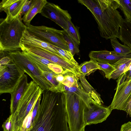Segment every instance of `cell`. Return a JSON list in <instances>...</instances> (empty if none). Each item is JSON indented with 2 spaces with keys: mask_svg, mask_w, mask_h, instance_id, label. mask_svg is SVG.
<instances>
[{
  "mask_svg": "<svg viewBox=\"0 0 131 131\" xmlns=\"http://www.w3.org/2000/svg\"><path fill=\"white\" fill-rule=\"evenodd\" d=\"M110 40L111 46L114 49L113 51L115 53L124 55L131 53V49L126 45L120 43L116 37Z\"/></svg>",
  "mask_w": 131,
  "mask_h": 131,
  "instance_id": "obj_23",
  "label": "cell"
},
{
  "mask_svg": "<svg viewBox=\"0 0 131 131\" xmlns=\"http://www.w3.org/2000/svg\"><path fill=\"white\" fill-rule=\"evenodd\" d=\"M22 51H26L45 58L58 65L64 69L76 74L78 77L80 73L79 67L70 62L64 58L41 49L33 47H27L20 46Z\"/></svg>",
  "mask_w": 131,
  "mask_h": 131,
  "instance_id": "obj_7",
  "label": "cell"
},
{
  "mask_svg": "<svg viewBox=\"0 0 131 131\" xmlns=\"http://www.w3.org/2000/svg\"><path fill=\"white\" fill-rule=\"evenodd\" d=\"M112 102L108 106L112 111L116 109L125 111L126 105L131 99V77L117 86Z\"/></svg>",
  "mask_w": 131,
  "mask_h": 131,
  "instance_id": "obj_9",
  "label": "cell"
},
{
  "mask_svg": "<svg viewBox=\"0 0 131 131\" xmlns=\"http://www.w3.org/2000/svg\"><path fill=\"white\" fill-rule=\"evenodd\" d=\"M22 51L25 56L43 72L52 71L48 67L53 63L29 52L24 50Z\"/></svg>",
  "mask_w": 131,
  "mask_h": 131,
  "instance_id": "obj_17",
  "label": "cell"
},
{
  "mask_svg": "<svg viewBox=\"0 0 131 131\" xmlns=\"http://www.w3.org/2000/svg\"><path fill=\"white\" fill-rule=\"evenodd\" d=\"M79 87L74 85L69 87L63 85L64 91L69 92L76 94L84 103L88 109L91 107L92 104H95L89 95L83 88L80 82L79 83Z\"/></svg>",
  "mask_w": 131,
  "mask_h": 131,
  "instance_id": "obj_16",
  "label": "cell"
},
{
  "mask_svg": "<svg viewBox=\"0 0 131 131\" xmlns=\"http://www.w3.org/2000/svg\"><path fill=\"white\" fill-rule=\"evenodd\" d=\"M66 111L70 131H81L85 127L84 114L87 108L83 102L75 94L64 91Z\"/></svg>",
  "mask_w": 131,
  "mask_h": 131,
  "instance_id": "obj_3",
  "label": "cell"
},
{
  "mask_svg": "<svg viewBox=\"0 0 131 131\" xmlns=\"http://www.w3.org/2000/svg\"><path fill=\"white\" fill-rule=\"evenodd\" d=\"M85 127H84L81 131H85Z\"/></svg>",
  "mask_w": 131,
  "mask_h": 131,
  "instance_id": "obj_38",
  "label": "cell"
},
{
  "mask_svg": "<svg viewBox=\"0 0 131 131\" xmlns=\"http://www.w3.org/2000/svg\"><path fill=\"white\" fill-rule=\"evenodd\" d=\"M118 38L123 43L124 45L131 49V21L128 22L123 19Z\"/></svg>",
  "mask_w": 131,
  "mask_h": 131,
  "instance_id": "obj_18",
  "label": "cell"
},
{
  "mask_svg": "<svg viewBox=\"0 0 131 131\" xmlns=\"http://www.w3.org/2000/svg\"><path fill=\"white\" fill-rule=\"evenodd\" d=\"M25 73L12 60L9 63L0 65V94H11Z\"/></svg>",
  "mask_w": 131,
  "mask_h": 131,
  "instance_id": "obj_6",
  "label": "cell"
},
{
  "mask_svg": "<svg viewBox=\"0 0 131 131\" xmlns=\"http://www.w3.org/2000/svg\"><path fill=\"white\" fill-rule=\"evenodd\" d=\"M43 73L52 85V87L50 91L56 93H63L64 92L63 85L56 80V77L57 74L52 71H43Z\"/></svg>",
  "mask_w": 131,
  "mask_h": 131,
  "instance_id": "obj_21",
  "label": "cell"
},
{
  "mask_svg": "<svg viewBox=\"0 0 131 131\" xmlns=\"http://www.w3.org/2000/svg\"><path fill=\"white\" fill-rule=\"evenodd\" d=\"M20 46L25 47L37 48L62 57L55 48L56 46L43 41L28 31L25 30L21 39Z\"/></svg>",
  "mask_w": 131,
  "mask_h": 131,
  "instance_id": "obj_11",
  "label": "cell"
},
{
  "mask_svg": "<svg viewBox=\"0 0 131 131\" xmlns=\"http://www.w3.org/2000/svg\"><path fill=\"white\" fill-rule=\"evenodd\" d=\"M12 59L9 56H6L1 58L0 60V65H5L10 63Z\"/></svg>",
  "mask_w": 131,
  "mask_h": 131,
  "instance_id": "obj_34",
  "label": "cell"
},
{
  "mask_svg": "<svg viewBox=\"0 0 131 131\" xmlns=\"http://www.w3.org/2000/svg\"><path fill=\"white\" fill-rule=\"evenodd\" d=\"M32 0H26L19 15L21 16L24 15L29 10L32 5Z\"/></svg>",
  "mask_w": 131,
  "mask_h": 131,
  "instance_id": "obj_32",
  "label": "cell"
},
{
  "mask_svg": "<svg viewBox=\"0 0 131 131\" xmlns=\"http://www.w3.org/2000/svg\"><path fill=\"white\" fill-rule=\"evenodd\" d=\"M79 69L80 73L85 76L89 75L97 70H99V68L97 64V61L90 59L79 65Z\"/></svg>",
  "mask_w": 131,
  "mask_h": 131,
  "instance_id": "obj_22",
  "label": "cell"
},
{
  "mask_svg": "<svg viewBox=\"0 0 131 131\" xmlns=\"http://www.w3.org/2000/svg\"><path fill=\"white\" fill-rule=\"evenodd\" d=\"M64 77L62 84L69 87L74 85L79 87V77L73 72L66 70L62 73Z\"/></svg>",
  "mask_w": 131,
  "mask_h": 131,
  "instance_id": "obj_24",
  "label": "cell"
},
{
  "mask_svg": "<svg viewBox=\"0 0 131 131\" xmlns=\"http://www.w3.org/2000/svg\"><path fill=\"white\" fill-rule=\"evenodd\" d=\"M26 0H3L0 3V12H4L6 17L15 18L19 16Z\"/></svg>",
  "mask_w": 131,
  "mask_h": 131,
  "instance_id": "obj_14",
  "label": "cell"
},
{
  "mask_svg": "<svg viewBox=\"0 0 131 131\" xmlns=\"http://www.w3.org/2000/svg\"><path fill=\"white\" fill-rule=\"evenodd\" d=\"M16 119L15 115L11 114L2 125L3 131H17Z\"/></svg>",
  "mask_w": 131,
  "mask_h": 131,
  "instance_id": "obj_27",
  "label": "cell"
},
{
  "mask_svg": "<svg viewBox=\"0 0 131 131\" xmlns=\"http://www.w3.org/2000/svg\"><path fill=\"white\" fill-rule=\"evenodd\" d=\"M40 13L43 16L54 21L66 31L68 29L67 20L71 19V17L67 10L63 9L57 5L48 2Z\"/></svg>",
  "mask_w": 131,
  "mask_h": 131,
  "instance_id": "obj_8",
  "label": "cell"
},
{
  "mask_svg": "<svg viewBox=\"0 0 131 131\" xmlns=\"http://www.w3.org/2000/svg\"><path fill=\"white\" fill-rule=\"evenodd\" d=\"M55 48L59 54L62 57L75 65L79 67L78 63L74 59L73 56L69 51L62 49L56 46L55 47Z\"/></svg>",
  "mask_w": 131,
  "mask_h": 131,
  "instance_id": "obj_31",
  "label": "cell"
},
{
  "mask_svg": "<svg viewBox=\"0 0 131 131\" xmlns=\"http://www.w3.org/2000/svg\"><path fill=\"white\" fill-rule=\"evenodd\" d=\"M48 2L46 0H32V5L28 11L22 18L26 26L30 25V22L36 14L40 13Z\"/></svg>",
  "mask_w": 131,
  "mask_h": 131,
  "instance_id": "obj_15",
  "label": "cell"
},
{
  "mask_svg": "<svg viewBox=\"0 0 131 131\" xmlns=\"http://www.w3.org/2000/svg\"><path fill=\"white\" fill-rule=\"evenodd\" d=\"M32 108L23 120L19 131H30L32 128L33 126L32 122Z\"/></svg>",
  "mask_w": 131,
  "mask_h": 131,
  "instance_id": "obj_30",
  "label": "cell"
},
{
  "mask_svg": "<svg viewBox=\"0 0 131 131\" xmlns=\"http://www.w3.org/2000/svg\"><path fill=\"white\" fill-rule=\"evenodd\" d=\"M89 57L90 59L113 64L122 58H131V53L124 55L117 54L113 51H110L106 50L92 51L90 52Z\"/></svg>",
  "mask_w": 131,
  "mask_h": 131,
  "instance_id": "obj_12",
  "label": "cell"
},
{
  "mask_svg": "<svg viewBox=\"0 0 131 131\" xmlns=\"http://www.w3.org/2000/svg\"><path fill=\"white\" fill-rule=\"evenodd\" d=\"M20 15L0 20V51L10 52L21 50L20 44L27 26Z\"/></svg>",
  "mask_w": 131,
  "mask_h": 131,
  "instance_id": "obj_2",
  "label": "cell"
},
{
  "mask_svg": "<svg viewBox=\"0 0 131 131\" xmlns=\"http://www.w3.org/2000/svg\"><path fill=\"white\" fill-rule=\"evenodd\" d=\"M71 19L67 20L68 29L66 31L69 36L79 45L80 43V37L78 30L71 21Z\"/></svg>",
  "mask_w": 131,
  "mask_h": 131,
  "instance_id": "obj_26",
  "label": "cell"
},
{
  "mask_svg": "<svg viewBox=\"0 0 131 131\" xmlns=\"http://www.w3.org/2000/svg\"><path fill=\"white\" fill-rule=\"evenodd\" d=\"M91 12L96 21L101 36L106 40L118 38L123 19L116 0H78Z\"/></svg>",
  "mask_w": 131,
  "mask_h": 131,
  "instance_id": "obj_1",
  "label": "cell"
},
{
  "mask_svg": "<svg viewBox=\"0 0 131 131\" xmlns=\"http://www.w3.org/2000/svg\"><path fill=\"white\" fill-rule=\"evenodd\" d=\"M28 83L27 76L24 74L13 92L10 94V109L11 114H14L15 112L19 101L25 91Z\"/></svg>",
  "mask_w": 131,
  "mask_h": 131,
  "instance_id": "obj_13",
  "label": "cell"
},
{
  "mask_svg": "<svg viewBox=\"0 0 131 131\" xmlns=\"http://www.w3.org/2000/svg\"><path fill=\"white\" fill-rule=\"evenodd\" d=\"M97 64L99 68V70L104 72L105 77L108 79L115 70L112 64L108 63L97 61Z\"/></svg>",
  "mask_w": 131,
  "mask_h": 131,
  "instance_id": "obj_29",
  "label": "cell"
},
{
  "mask_svg": "<svg viewBox=\"0 0 131 131\" xmlns=\"http://www.w3.org/2000/svg\"><path fill=\"white\" fill-rule=\"evenodd\" d=\"M64 38L68 45L69 51L73 56L79 52V45L64 31L63 33Z\"/></svg>",
  "mask_w": 131,
  "mask_h": 131,
  "instance_id": "obj_28",
  "label": "cell"
},
{
  "mask_svg": "<svg viewBox=\"0 0 131 131\" xmlns=\"http://www.w3.org/2000/svg\"><path fill=\"white\" fill-rule=\"evenodd\" d=\"M131 70V62L125 70L124 72H126L128 70Z\"/></svg>",
  "mask_w": 131,
  "mask_h": 131,
  "instance_id": "obj_37",
  "label": "cell"
},
{
  "mask_svg": "<svg viewBox=\"0 0 131 131\" xmlns=\"http://www.w3.org/2000/svg\"><path fill=\"white\" fill-rule=\"evenodd\" d=\"M9 56L20 70L28 74L43 91L50 90L52 86L43 72L19 50L9 52Z\"/></svg>",
  "mask_w": 131,
  "mask_h": 131,
  "instance_id": "obj_4",
  "label": "cell"
},
{
  "mask_svg": "<svg viewBox=\"0 0 131 131\" xmlns=\"http://www.w3.org/2000/svg\"><path fill=\"white\" fill-rule=\"evenodd\" d=\"M131 62V58H122L115 63L112 64L115 69L109 77V80L112 79L115 80L123 74L125 70Z\"/></svg>",
  "mask_w": 131,
  "mask_h": 131,
  "instance_id": "obj_20",
  "label": "cell"
},
{
  "mask_svg": "<svg viewBox=\"0 0 131 131\" xmlns=\"http://www.w3.org/2000/svg\"><path fill=\"white\" fill-rule=\"evenodd\" d=\"M56 77L57 80L59 82L62 84L64 79V77L62 73L57 74Z\"/></svg>",
  "mask_w": 131,
  "mask_h": 131,
  "instance_id": "obj_36",
  "label": "cell"
},
{
  "mask_svg": "<svg viewBox=\"0 0 131 131\" xmlns=\"http://www.w3.org/2000/svg\"><path fill=\"white\" fill-rule=\"evenodd\" d=\"M112 111L108 106L92 104L90 108H86L84 113V120L85 126L101 123L105 121Z\"/></svg>",
  "mask_w": 131,
  "mask_h": 131,
  "instance_id": "obj_10",
  "label": "cell"
},
{
  "mask_svg": "<svg viewBox=\"0 0 131 131\" xmlns=\"http://www.w3.org/2000/svg\"><path fill=\"white\" fill-rule=\"evenodd\" d=\"M27 30L34 35L44 41L62 49L69 51L64 38V30H57L44 26H26Z\"/></svg>",
  "mask_w": 131,
  "mask_h": 131,
  "instance_id": "obj_5",
  "label": "cell"
},
{
  "mask_svg": "<svg viewBox=\"0 0 131 131\" xmlns=\"http://www.w3.org/2000/svg\"><path fill=\"white\" fill-rule=\"evenodd\" d=\"M120 131H131V122L129 121L122 125Z\"/></svg>",
  "mask_w": 131,
  "mask_h": 131,
  "instance_id": "obj_33",
  "label": "cell"
},
{
  "mask_svg": "<svg viewBox=\"0 0 131 131\" xmlns=\"http://www.w3.org/2000/svg\"><path fill=\"white\" fill-rule=\"evenodd\" d=\"M80 82L85 91L89 95L93 101L96 104L102 105L103 102L100 94L91 86L86 79L85 76L80 74L79 77Z\"/></svg>",
  "mask_w": 131,
  "mask_h": 131,
  "instance_id": "obj_19",
  "label": "cell"
},
{
  "mask_svg": "<svg viewBox=\"0 0 131 131\" xmlns=\"http://www.w3.org/2000/svg\"><path fill=\"white\" fill-rule=\"evenodd\" d=\"M119 8L123 12L125 19L127 21H131V0H116Z\"/></svg>",
  "mask_w": 131,
  "mask_h": 131,
  "instance_id": "obj_25",
  "label": "cell"
},
{
  "mask_svg": "<svg viewBox=\"0 0 131 131\" xmlns=\"http://www.w3.org/2000/svg\"><path fill=\"white\" fill-rule=\"evenodd\" d=\"M125 112L129 117H131V99L128 102L126 107Z\"/></svg>",
  "mask_w": 131,
  "mask_h": 131,
  "instance_id": "obj_35",
  "label": "cell"
}]
</instances>
